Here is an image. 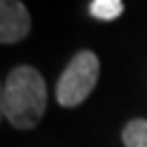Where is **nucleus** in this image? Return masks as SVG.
Segmentation results:
<instances>
[{"label":"nucleus","mask_w":147,"mask_h":147,"mask_svg":"<svg viewBox=\"0 0 147 147\" xmlns=\"http://www.w3.org/2000/svg\"><path fill=\"white\" fill-rule=\"evenodd\" d=\"M31 31V14L21 0H0V43H18Z\"/></svg>","instance_id":"7ed1b4c3"},{"label":"nucleus","mask_w":147,"mask_h":147,"mask_svg":"<svg viewBox=\"0 0 147 147\" xmlns=\"http://www.w3.org/2000/svg\"><path fill=\"white\" fill-rule=\"evenodd\" d=\"M125 147H147V119H133L123 129Z\"/></svg>","instance_id":"20e7f679"},{"label":"nucleus","mask_w":147,"mask_h":147,"mask_svg":"<svg viewBox=\"0 0 147 147\" xmlns=\"http://www.w3.org/2000/svg\"><path fill=\"white\" fill-rule=\"evenodd\" d=\"M123 0H92L90 14L98 21H115L123 14Z\"/></svg>","instance_id":"39448f33"},{"label":"nucleus","mask_w":147,"mask_h":147,"mask_svg":"<svg viewBox=\"0 0 147 147\" xmlns=\"http://www.w3.org/2000/svg\"><path fill=\"white\" fill-rule=\"evenodd\" d=\"M47 108L45 80L33 65H16L4 82V119L21 131L35 129Z\"/></svg>","instance_id":"f257e3e1"},{"label":"nucleus","mask_w":147,"mask_h":147,"mask_svg":"<svg viewBox=\"0 0 147 147\" xmlns=\"http://www.w3.org/2000/svg\"><path fill=\"white\" fill-rule=\"evenodd\" d=\"M4 119V86L0 84V121Z\"/></svg>","instance_id":"423d86ee"},{"label":"nucleus","mask_w":147,"mask_h":147,"mask_svg":"<svg viewBox=\"0 0 147 147\" xmlns=\"http://www.w3.org/2000/svg\"><path fill=\"white\" fill-rule=\"evenodd\" d=\"M100 76V61L94 51H78L57 80L55 98L65 108L80 106L94 90Z\"/></svg>","instance_id":"f03ea898"}]
</instances>
